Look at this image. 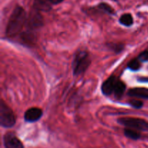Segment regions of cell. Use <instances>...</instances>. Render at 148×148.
Here are the masks:
<instances>
[{"mask_svg": "<svg viewBox=\"0 0 148 148\" xmlns=\"http://www.w3.org/2000/svg\"><path fill=\"white\" fill-rule=\"evenodd\" d=\"M111 46H109V47H111L112 49V50L114 51L119 53V52H121V51L124 49V45L123 44H118V43H114V44H110Z\"/></svg>", "mask_w": 148, "mask_h": 148, "instance_id": "obj_17", "label": "cell"}, {"mask_svg": "<svg viewBox=\"0 0 148 148\" xmlns=\"http://www.w3.org/2000/svg\"><path fill=\"white\" fill-rule=\"evenodd\" d=\"M27 27L30 28V30L38 29L43 25V18L40 12L33 9L29 16L27 18Z\"/></svg>", "mask_w": 148, "mask_h": 148, "instance_id": "obj_5", "label": "cell"}, {"mask_svg": "<svg viewBox=\"0 0 148 148\" xmlns=\"http://www.w3.org/2000/svg\"><path fill=\"white\" fill-rule=\"evenodd\" d=\"M119 79L117 77L111 76L105 82H103L102 85H101V91H102L103 94L106 96L114 94L116 85Z\"/></svg>", "mask_w": 148, "mask_h": 148, "instance_id": "obj_7", "label": "cell"}, {"mask_svg": "<svg viewBox=\"0 0 148 148\" xmlns=\"http://www.w3.org/2000/svg\"><path fill=\"white\" fill-rule=\"evenodd\" d=\"M91 64L89 53L85 51H77L72 62V70L75 76L82 75L88 69Z\"/></svg>", "mask_w": 148, "mask_h": 148, "instance_id": "obj_2", "label": "cell"}, {"mask_svg": "<svg viewBox=\"0 0 148 148\" xmlns=\"http://www.w3.org/2000/svg\"><path fill=\"white\" fill-rule=\"evenodd\" d=\"M42 115H43L42 109L37 107H33V108H28L25 112L24 119L27 122H36L41 118Z\"/></svg>", "mask_w": 148, "mask_h": 148, "instance_id": "obj_8", "label": "cell"}, {"mask_svg": "<svg viewBox=\"0 0 148 148\" xmlns=\"http://www.w3.org/2000/svg\"><path fill=\"white\" fill-rule=\"evenodd\" d=\"M118 123L126 128L132 129L138 132L148 131V121L140 118L123 117L118 119Z\"/></svg>", "mask_w": 148, "mask_h": 148, "instance_id": "obj_3", "label": "cell"}, {"mask_svg": "<svg viewBox=\"0 0 148 148\" xmlns=\"http://www.w3.org/2000/svg\"><path fill=\"white\" fill-rule=\"evenodd\" d=\"M137 59L141 62H145L148 61V51H144L140 53Z\"/></svg>", "mask_w": 148, "mask_h": 148, "instance_id": "obj_18", "label": "cell"}, {"mask_svg": "<svg viewBox=\"0 0 148 148\" xmlns=\"http://www.w3.org/2000/svg\"><path fill=\"white\" fill-rule=\"evenodd\" d=\"M97 9L105 14H109V15H114L115 14L116 12L114 9L106 2H101L96 6Z\"/></svg>", "mask_w": 148, "mask_h": 148, "instance_id": "obj_11", "label": "cell"}, {"mask_svg": "<svg viewBox=\"0 0 148 148\" xmlns=\"http://www.w3.org/2000/svg\"><path fill=\"white\" fill-rule=\"evenodd\" d=\"M27 13L25 9L20 5L16 6L9 18L6 27L7 36L10 37L17 36L27 22Z\"/></svg>", "mask_w": 148, "mask_h": 148, "instance_id": "obj_1", "label": "cell"}, {"mask_svg": "<svg viewBox=\"0 0 148 148\" xmlns=\"http://www.w3.org/2000/svg\"><path fill=\"white\" fill-rule=\"evenodd\" d=\"M119 23L125 27H130L134 23V19L130 13H124L119 17Z\"/></svg>", "mask_w": 148, "mask_h": 148, "instance_id": "obj_13", "label": "cell"}, {"mask_svg": "<svg viewBox=\"0 0 148 148\" xmlns=\"http://www.w3.org/2000/svg\"><path fill=\"white\" fill-rule=\"evenodd\" d=\"M15 123L16 119L14 112L1 100L0 103V124L4 128H11Z\"/></svg>", "mask_w": 148, "mask_h": 148, "instance_id": "obj_4", "label": "cell"}, {"mask_svg": "<svg viewBox=\"0 0 148 148\" xmlns=\"http://www.w3.org/2000/svg\"><path fill=\"white\" fill-rule=\"evenodd\" d=\"M126 90V85L124 82L119 79L117 82L116 85V88L114 90V95L115 96L116 98H121L124 95V92Z\"/></svg>", "mask_w": 148, "mask_h": 148, "instance_id": "obj_12", "label": "cell"}, {"mask_svg": "<svg viewBox=\"0 0 148 148\" xmlns=\"http://www.w3.org/2000/svg\"><path fill=\"white\" fill-rule=\"evenodd\" d=\"M129 104L132 107L134 108H137V109H140L143 106V103L141 101L137 99H132L129 101Z\"/></svg>", "mask_w": 148, "mask_h": 148, "instance_id": "obj_16", "label": "cell"}, {"mask_svg": "<svg viewBox=\"0 0 148 148\" xmlns=\"http://www.w3.org/2000/svg\"><path fill=\"white\" fill-rule=\"evenodd\" d=\"M33 9L39 12H49L52 4L49 0H33Z\"/></svg>", "mask_w": 148, "mask_h": 148, "instance_id": "obj_10", "label": "cell"}, {"mask_svg": "<svg viewBox=\"0 0 148 148\" xmlns=\"http://www.w3.org/2000/svg\"><path fill=\"white\" fill-rule=\"evenodd\" d=\"M141 64L142 62L137 58H135V59H132V60H131L129 62L128 65H127V67L131 69V70L137 71L140 69V67H141Z\"/></svg>", "mask_w": 148, "mask_h": 148, "instance_id": "obj_15", "label": "cell"}, {"mask_svg": "<svg viewBox=\"0 0 148 148\" xmlns=\"http://www.w3.org/2000/svg\"><path fill=\"white\" fill-rule=\"evenodd\" d=\"M3 144L5 148H24L20 139L11 132H8L4 135Z\"/></svg>", "mask_w": 148, "mask_h": 148, "instance_id": "obj_6", "label": "cell"}, {"mask_svg": "<svg viewBox=\"0 0 148 148\" xmlns=\"http://www.w3.org/2000/svg\"><path fill=\"white\" fill-rule=\"evenodd\" d=\"M128 95L132 98L148 100V88H134L128 91Z\"/></svg>", "mask_w": 148, "mask_h": 148, "instance_id": "obj_9", "label": "cell"}, {"mask_svg": "<svg viewBox=\"0 0 148 148\" xmlns=\"http://www.w3.org/2000/svg\"><path fill=\"white\" fill-rule=\"evenodd\" d=\"M49 1H50L52 5H56V4H59L60 3L63 2L64 0H49Z\"/></svg>", "mask_w": 148, "mask_h": 148, "instance_id": "obj_19", "label": "cell"}, {"mask_svg": "<svg viewBox=\"0 0 148 148\" xmlns=\"http://www.w3.org/2000/svg\"><path fill=\"white\" fill-rule=\"evenodd\" d=\"M124 135L128 138L131 139L133 140H137L140 138L141 137V134L140 132L137 131V130H132V129L130 128H125L124 129Z\"/></svg>", "mask_w": 148, "mask_h": 148, "instance_id": "obj_14", "label": "cell"}]
</instances>
